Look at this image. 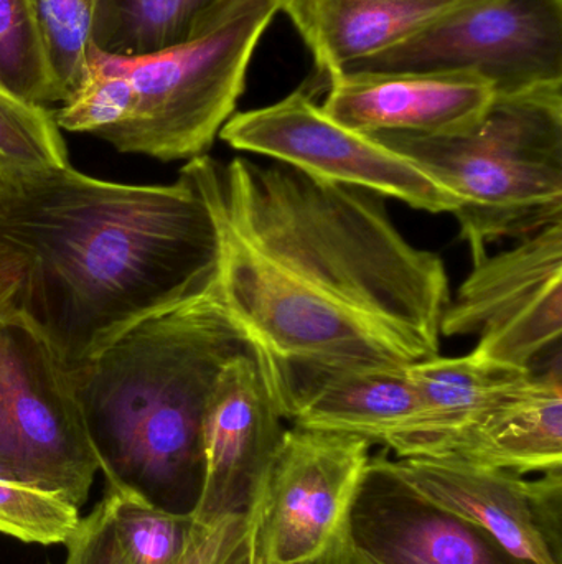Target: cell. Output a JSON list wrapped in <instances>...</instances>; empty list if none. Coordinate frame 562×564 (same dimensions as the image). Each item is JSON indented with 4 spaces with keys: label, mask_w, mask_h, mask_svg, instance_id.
Listing matches in <instances>:
<instances>
[{
    "label": "cell",
    "mask_w": 562,
    "mask_h": 564,
    "mask_svg": "<svg viewBox=\"0 0 562 564\" xmlns=\"http://www.w3.org/2000/svg\"><path fill=\"white\" fill-rule=\"evenodd\" d=\"M180 171L217 225L214 295L264 377L439 355L448 270L406 240L383 195L246 158L198 155Z\"/></svg>",
    "instance_id": "1"
},
{
    "label": "cell",
    "mask_w": 562,
    "mask_h": 564,
    "mask_svg": "<svg viewBox=\"0 0 562 564\" xmlns=\"http://www.w3.org/2000/svg\"><path fill=\"white\" fill-rule=\"evenodd\" d=\"M0 258L16 276L9 307L76 370L132 325L207 294L220 238L184 171L128 185L66 165L3 172Z\"/></svg>",
    "instance_id": "2"
},
{
    "label": "cell",
    "mask_w": 562,
    "mask_h": 564,
    "mask_svg": "<svg viewBox=\"0 0 562 564\" xmlns=\"http://www.w3.org/2000/svg\"><path fill=\"white\" fill-rule=\"evenodd\" d=\"M247 348L211 288L132 325L71 370L104 479L190 513L208 397L221 368Z\"/></svg>",
    "instance_id": "3"
},
{
    "label": "cell",
    "mask_w": 562,
    "mask_h": 564,
    "mask_svg": "<svg viewBox=\"0 0 562 564\" xmlns=\"http://www.w3.org/2000/svg\"><path fill=\"white\" fill-rule=\"evenodd\" d=\"M373 138L455 198L452 215L474 264L494 241L562 221V83L495 95L484 118L462 134Z\"/></svg>",
    "instance_id": "4"
},
{
    "label": "cell",
    "mask_w": 562,
    "mask_h": 564,
    "mask_svg": "<svg viewBox=\"0 0 562 564\" xmlns=\"http://www.w3.org/2000/svg\"><path fill=\"white\" fill-rule=\"evenodd\" d=\"M279 0H238L180 45L142 58L112 56L131 79L135 105L109 144L162 162L207 154L234 115L261 36Z\"/></svg>",
    "instance_id": "5"
},
{
    "label": "cell",
    "mask_w": 562,
    "mask_h": 564,
    "mask_svg": "<svg viewBox=\"0 0 562 564\" xmlns=\"http://www.w3.org/2000/svg\"><path fill=\"white\" fill-rule=\"evenodd\" d=\"M0 477L81 509L99 470L71 370L20 312L0 315Z\"/></svg>",
    "instance_id": "6"
},
{
    "label": "cell",
    "mask_w": 562,
    "mask_h": 564,
    "mask_svg": "<svg viewBox=\"0 0 562 564\" xmlns=\"http://www.w3.org/2000/svg\"><path fill=\"white\" fill-rule=\"evenodd\" d=\"M373 444L290 426L247 510L256 564H350L349 525Z\"/></svg>",
    "instance_id": "7"
},
{
    "label": "cell",
    "mask_w": 562,
    "mask_h": 564,
    "mask_svg": "<svg viewBox=\"0 0 562 564\" xmlns=\"http://www.w3.org/2000/svg\"><path fill=\"white\" fill-rule=\"evenodd\" d=\"M465 75L495 95L562 83V0H464L340 75ZM339 76V75H337Z\"/></svg>",
    "instance_id": "8"
},
{
    "label": "cell",
    "mask_w": 562,
    "mask_h": 564,
    "mask_svg": "<svg viewBox=\"0 0 562 564\" xmlns=\"http://www.w3.org/2000/svg\"><path fill=\"white\" fill-rule=\"evenodd\" d=\"M442 337H477L472 354L538 371L561 361L562 221L474 264L449 301Z\"/></svg>",
    "instance_id": "9"
},
{
    "label": "cell",
    "mask_w": 562,
    "mask_h": 564,
    "mask_svg": "<svg viewBox=\"0 0 562 564\" xmlns=\"http://www.w3.org/2000/svg\"><path fill=\"white\" fill-rule=\"evenodd\" d=\"M220 138L236 151L264 155L317 181L398 198L416 210L452 214L458 205L411 159L340 124L306 89L266 108L236 112Z\"/></svg>",
    "instance_id": "10"
},
{
    "label": "cell",
    "mask_w": 562,
    "mask_h": 564,
    "mask_svg": "<svg viewBox=\"0 0 562 564\" xmlns=\"http://www.w3.org/2000/svg\"><path fill=\"white\" fill-rule=\"evenodd\" d=\"M284 431L253 350L234 355L221 368L205 406L201 486L190 512L197 525L247 513Z\"/></svg>",
    "instance_id": "11"
},
{
    "label": "cell",
    "mask_w": 562,
    "mask_h": 564,
    "mask_svg": "<svg viewBox=\"0 0 562 564\" xmlns=\"http://www.w3.org/2000/svg\"><path fill=\"white\" fill-rule=\"evenodd\" d=\"M350 564H527L467 520L434 506L375 457L353 503Z\"/></svg>",
    "instance_id": "12"
},
{
    "label": "cell",
    "mask_w": 562,
    "mask_h": 564,
    "mask_svg": "<svg viewBox=\"0 0 562 564\" xmlns=\"http://www.w3.org/2000/svg\"><path fill=\"white\" fill-rule=\"evenodd\" d=\"M266 381L290 426L363 437L383 449L408 436L421 411L408 367L290 368Z\"/></svg>",
    "instance_id": "13"
},
{
    "label": "cell",
    "mask_w": 562,
    "mask_h": 564,
    "mask_svg": "<svg viewBox=\"0 0 562 564\" xmlns=\"http://www.w3.org/2000/svg\"><path fill=\"white\" fill-rule=\"evenodd\" d=\"M322 109L362 134L439 138L471 131L495 98L491 83L465 73L378 75L350 73L329 79Z\"/></svg>",
    "instance_id": "14"
},
{
    "label": "cell",
    "mask_w": 562,
    "mask_h": 564,
    "mask_svg": "<svg viewBox=\"0 0 562 564\" xmlns=\"http://www.w3.org/2000/svg\"><path fill=\"white\" fill-rule=\"evenodd\" d=\"M376 460L428 502L474 523L527 564H562L544 530L535 479L438 457H392Z\"/></svg>",
    "instance_id": "15"
},
{
    "label": "cell",
    "mask_w": 562,
    "mask_h": 564,
    "mask_svg": "<svg viewBox=\"0 0 562 564\" xmlns=\"http://www.w3.org/2000/svg\"><path fill=\"white\" fill-rule=\"evenodd\" d=\"M528 476L562 469L561 361L533 371L428 456Z\"/></svg>",
    "instance_id": "16"
},
{
    "label": "cell",
    "mask_w": 562,
    "mask_h": 564,
    "mask_svg": "<svg viewBox=\"0 0 562 564\" xmlns=\"http://www.w3.org/2000/svg\"><path fill=\"white\" fill-rule=\"evenodd\" d=\"M464 0H279L327 76L405 42Z\"/></svg>",
    "instance_id": "17"
},
{
    "label": "cell",
    "mask_w": 562,
    "mask_h": 564,
    "mask_svg": "<svg viewBox=\"0 0 562 564\" xmlns=\"http://www.w3.org/2000/svg\"><path fill=\"white\" fill-rule=\"evenodd\" d=\"M418 391V421L388 453L395 457L428 456L442 441L474 424L533 371L484 360L477 355L436 357L409 365Z\"/></svg>",
    "instance_id": "18"
},
{
    "label": "cell",
    "mask_w": 562,
    "mask_h": 564,
    "mask_svg": "<svg viewBox=\"0 0 562 564\" xmlns=\"http://www.w3.org/2000/svg\"><path fill=\"white\" fill-rule=\"evenodd\" d=\"M82 523L111 564H181L200 530L191 513L172 512L112 480Z\"/></svg>",
    "instance_id": "19"
},
{
    "label": "cell",
    "mask_w": 562,
    "mask_h": 564,
    "mask_svg": "<svg viewBox=\"0 0 562 564\" xmlns=\"http://www.w3.org/2000/svg\"><path fill=\"white\" fill-rule=\"evenodd\" d=\"M238 0H95L89 46L119 58L174 48L220 19Z\"/></svg>",
    "instance_id": "20"
},
{
    "label": "cell",
    "mask_w": 562,
    "mask_h": 564,
    "mask_svg": "<svg viewBox=\"0 0 562 564\" xmlns=\"http://www.w3.org/2000/svg\"><path fill=\"white\" fill-rule=\"evenodd\" d=\"M134 105V86L128 75L111 55L89 46L85 83L62 102L53 118L59 129L108 141L128 121Z\"/></svg>",
    "instance_id": "21"
},
{
    "label": "cell",
    "mask_w": 562,
    "mask_h": 564,
    "mask_svg": "<svg viewBox=\"0 0 562 564\" xmlns=\"http://www.w3.org/2000/svg\"><path fill=\"white\" fill-rule=\"evenodd\" d=\"M92 6L95 0H32L56 102L66 101L88 76Z\"/></svg>",
    "instance_id": "22"
},
{
    "label": "cell",
    "mask_w": 562,
    "mask_h": 564,
    "mask_svg": "<svg viewBox=\"0 0 562 564\" xmlns=\"http://www.w3.org/2000/svg\"><path fill=\"white\" fill-rule=\"evenodd\" d=\"M0 85L33 105L56 102L32 0H0Z\"/></svg>",
    "instance_id": "23"
},
{
    "label": "cell",
    "mask_w": 562,
    "mask_h": 564,
    "mask_svg": "<svg viewBox=\"0 0 562 564\" xmlns=\"http://www.w3.org/2000/svg\"><path fill=\"white\" fill-rule=\"evenodd\" d=\"M59 131L46 106L33 105L0 86V164L5 171L69 165Z\"/></svg>",
    "instance_id": "24"
},
{
    "label": "cell",
    "mask_w": 562,
    "mask_h": 564,
    "mask_svg": "<svg viewBox=\"0 0 562 564\" xmlns=\"http://www.w3.org/2000/svg\"><path fill=\"white\" fill-rule=\"evenodd\" d=\"M79 507L52 490L0 477V533L36 545H66L78 530Z\"/></svg>",
    "instance_id": "25"
},
{
    "label": "cell",
    "mask_w": 562,
    "mask_h": 564,
    "mask_svg": "<svg viewBox=\"0 0 562 564\" xmlns=\"http://www.w3.org/2000/svg\"><path fill=\"white\" fill-rule=\"evenodd\" d=\"M250 529L247 513L223 517L211 525H200L197 539L181 564H233L250 536ZM66 549L65 564H111L82 519Z\"/></svg>",
    "instance_id": "26"
},
{
    "label": "cell",
    "mask_w": 562,
    "mask_h": 564,
    "mask_svg": "<svg viewBox=\"0 0 562 564\" xmlns=\"http://www.w3.org/2000/svg\"><path fill=\"white\" fill-rule=\"evenodd\" d=\"M16 276L9 264L0 258V314L9 308L10 297L15 291Z\"/></svg>",
    "instance_id": "27"
},
{
    "label": "cell",
    "mask_w": 562,
    "mask_h": 564,
    "mask_svg": "<svg viewBox=\"0 0 562 564\" xmlns=\"http://www.w3.org/2000/svg\"><path fill=\"white\" fill-rule=\"evenodd\" d=\"M233 564H256V558H254L253 540H251V529L250 536H247L243 550H241L240 555H238V558L234 560Z\"/></svg>",
    "instance_id": "28"
},
{
    "label": "cell",
    "mask_w": 562,
    "mask_h": 564,
    "mask_svg": "<svg viewBox=\"0 0 562 564\" xmlns=\"http://www.w3.org/2000/svg\"><path fill=\"white\" fill-rule=\"evenodd\" d=\"M3 172H5V167H3L2 164H0V185H2L3 182Z\"/></svg>",
    "instance_id": "29"
},
{
    "label": "cell",
    "mask_w": 562,
    "mask_h": 564,
    "mask_svg": "<svg viewBox=\"0 0 562 564\" xmlns=\"http://www.w3.org/2000/svg\"><path fill=\"white\" fill-rule=\"evenodd\" d=\"M2 315V314H0ZM0 344H2V327H0Z\"/></svg>",
    "instance_id": "30"
},
{
    "label": "cell",
    "mask_w": 562,
    "mask_h": 564,
    "mask_svg": "<svg viewBox=\"0 0 562 564\" xmlns=\"http://www.w3.org/2000/svg\"><path fill=\"white\" fill-rule=\"evenodd\" d=\"M0 86H2V85H0ZM2 88H3V86H2Z\"/></svg>",
    "instance_id": "31"
}]
</instances>
